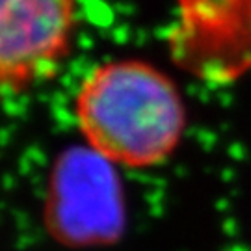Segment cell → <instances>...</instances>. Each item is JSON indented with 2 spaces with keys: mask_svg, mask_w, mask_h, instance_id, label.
Returning <instances> with one entry per match:
<instances>
[{
  "mask_svg": "<svg viewBox=\"0 0 251 251\" xmlns=\"http://www.w3.org/2000/svg\"><path fill=\"white\" fill-rule=\"evenodd\" d=\"M73 110L88 149L125 170L170 160L188 123L177 82L138 58L97 63L78 84Z\"/></svg>",
  "mask_w": 251,
  "mask_h": 251,
  "instance_id": "obj_1",
  "label": "cell"
},
{
  "mask_svg": "<svg viewBox=\"0 0 251 251\" xmlns=\"http://www.w3.org/2000/svg\"><path fill=\"white\" fill-rule=\"evenodd\" d=\"M45 224L54 240L86 248L116 240L123 225L121 186L99 154L73 151L54 168Z\"/></svg>",
  "mask_w": 251,
  "mask_h": 251,
  "instance_id": "obj_2",
  "label": "cell"
},
{
  "mask_svg": "<svg viewBox=\"0 0 251 251\" xmlns=\"http://www.w3.org/2000/svg\"><path fill=\"white\" fill-rule=\"evenodd\" d=\"M166 41L180 71L227 86L251 69V2H180Z\"/></svg>",
  "mask_w": 251,
  "mask_h": 251,
  "instance_id": "obj_3",
  "label": "cell"
},
{
  "mask_svg": "<svg viewBox=\"0 0 251 251\" xmlns=\"http://www.w3.org/2000/svg\"><path fill=\"white\" fill-rule=\"evenodd\" d=\"M76 21L67 0H0V93L52 78L69 56Z\"/></svg>",
  "mask_w": 251,
  "mask_h": 251,
  "instance_id": "obj_4",
  "label": "cell"
}]
</instances>
